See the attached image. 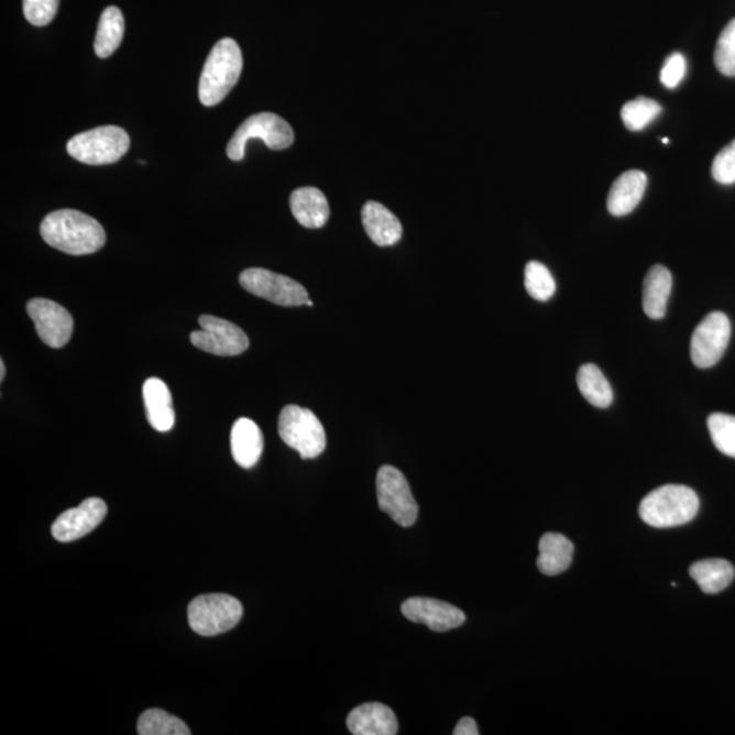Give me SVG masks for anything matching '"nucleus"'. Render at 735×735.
Listing matches in <instances>:
<instances>
[{
  "mask_svg": "<svg viewBox=\"0 0 735 735\" xmlns=\"http://www.w3.org/2000/svg\"><path fill=\"white\" fill-rule=\"evenodd\" d=\"M130 136L118 125H102L80 132L67 143V152L79 163L107 165L118 163L129 152Z\"/></svg>",
  "mask_w": 735,
  "mask_h": 735,
  "instance_id": "obj_4",
  "label": "nucleus"
},
{
  "mask_svg": "<svg viewBox=\"0 0 735 735\" xmlns=\"http://www.w3.org/2000/svg\"><path fill=\"white\" fill-rule=\"evenodd\" d=\"M37 336L50 348L61 349L72 340L74 320L65 307L47 298H32L26 304Z\"/></svg>",
  "mask_w": 735,
  "mask_h": 735,
  "instance_id": "obj_12",
  "label": "nucleus"
},
{
  "mask_svg": "<svg viewBox=\"0 0 735 735\" xmlns=\"http://www.w3.org/2000/svg\"><path fill=\"white\" fill-rule=\"evenodd\" d=\"M290 209L304 228L318 229L326 226L330 206L326 195L315 187L297 188L290 195Z\"/></svg>",
  "mask_w": 735,
  "mask_h": 735,
  "instance_id": "obj_18",
  "label": "nucleus"
},
{
  "mask_svg": "<svg viewBox=\"0 0 735 735\" xmlns=\"http://www.w3.org/2000/svg\"><path fill=\"white\" fill-rule=\"evenodd\" d=\"M142 393L147 421L158 432H169L175 425V410L168 386L161 379L151 377L143 384Z\"/></svg>",
  "mask_w": 735,
  "mask_h": 735,
  "instance_id": "obj_17",
  "label": "nucleus"
},
{
  "mask_svg": "<svg viewBox=\"0 0 735 735\" xmlns=\"http://www.w3.org/2000/svg\"><path fill=\"white\" fill-rule=\"evenodd\" d=\"M699 507V497L691 487L665 485L641 500L639 514L647 525L668 528L689 524Z\"/></svg>",
  "mask_w": 735,
  "mask_h": 735,
  "instance_id": "obj_3",
  "label": "nucleus"
},
{
  "mask_svg": "<svg viewBox=\"0 0 735 735\" xmlns=\"http://www.w3.org/2000/svg\"><path fill=\"white\" fill-rule=\"evenodd\" d=\"M660 112H662V107L657 101L639 97L623 107L622 119L628 130L640 131L656 120Z\"/></svg>",
  "mask_w": 735,
  "mask_h": 735,
  "instance_id": "obj_27",
  "label": "nucleus"
},
{
  "mask_svg": "<svg viewBox=\"0 0 735 735\" xmlns=\"http://www.w3.org/2000/svg\"><path fill=\"white\" fill-rule=\"evenodd\" d=\"M732 325L723 312H711L694 329L691 341L692 363L698 368L720 363L731 342Z\"/></svg>",
  "mask_w": 735,
  "mask_h": 735,
  "instance_id": "obj_11",
  "label": "nucleus"
},
{
  "mask_svg": "<svg viewBox=\"0 0 735 735\" xmlns=\"http://www.w3.org/2000/svg\"><path fill=\"white\" fill-rule=\"evenodd\" d=\"M709 430L715 447L725 456L735 458V417L714 413L709 417Z\"/></svg>",
  "mask_w": 735,
  "mask_h": 735,
  "instance_id": "obj_29",
  "label": "nucleus"
},
{
  "mask_svg": "<svg viewBox=\"0 0 735 735\" xmlns=\"http://www.w3.org/2000/svg\"><path fill=\"white\" fill-rule=\"evenodd\" d=\"M538 570L547 577L560 575L570 568L573 557V544L559 533L544 534L539 541Z\"/></svg>",
  "mask_w": 735,
  "mask_h": 735,
  "instance_id": "obj_21",
  "label": "nucleus"
},
{
  "mask_svg": "<svg viewBox=\"0 0 735 735\" xmlns=\"http://www.w3.org/2000/svg\"><path fill=\"white\" fill-rule=\"evenodd\" d=\"M525 286L528 295L537 301H548L556 292L555 278L545 264L527 263L525 268Z\"/></svg>",
  "mask_w": 735,
  "mask_h": 735,
  "instance_id": "obj_28",
  "label": "nucleus"
},
{
  "mask_svg": "<svg viewBox=\"0 0 735 735\" xmlns=\"http://www.w3.org/2000/svg\"><path fill=\"white\" fill-rule=\"evenodd\" d=\"M687 73V61L680 53L671 54L660 72V83L668 89H676Z\"/></svg>",
  "mask_w": 735,
  "mask_h": 735,
  "instance_id": "obj_33",
  "label": "nucleus"
},
{
  "mask_svg": "<svg viewBox=\"0 0 735 735\" xmlns=\"http://www.w3.org/2000/svg\"><path fill=\"white\" fill-rule=\"evenodd\" d=\"M714 61L723 76L735 77V19L728 22L717 39Z\"/></svg>",
  "mask_w": 735,
  "mask_h": 735,
  "instance_id": "obj_30",
  "label": "nucleus"
},
{
  "mask_svg": "<svg viewBox=\"0 0 735 735\" xmlns=\"http://www.w3.org/2000/svg\"><path fill=\"white\" fill-rule=\"evenodd\" d=\"M199 331H193L189 340L195 348L206 353L231 358L244 353L250 340L239 326L217 316H199Z\"/></svg>",
  "mask_w": 735,
  "mask_h": 735,
  "instance_id": "obj_10",
  "label": "nucleus"
},
{
  "mask_svg": "<svg viewBox=\"0 0 735 735\" xmlns=\"http://www.w3.org/2000/svg\"><path fill=\"white\" fill-rule=\"evenodd\" d=\"M239 281L251 295L264 298L275 306L300 307L306 306L309 300L307 289L297 281L266 268H246L240 274Z\"/></svg>",
  "mask_w": 735,
  "mask_h": 735,
  "instance_id": "obj_8",
  "label": "nucleus"
},
{
  "mask_svg": "<svg viewBox=\"0 0 735 735\" xmlns=\"http://www.w3.org/2000/svg\"><path fill=\"white\" fill-rule=\"evenodd\" d=\"M4 375H6V366L2 360L0 361V382L4 381Z\"/></svg>",
  "mask_w": 735,
  "mask_h": 735,
  "instance_id": "obj_35",
  "label": "nucleus"
},
{
  "mask_svg": "<svg viewBox=\"0 0 735 735\" xmlns=\"http://www.w3.org/2000/svg\"><path fill=\"white\" fill-rule=\"evenodd\" d=\"M692 579L705 594H717L731 585L734 579V567L723 559H709L694 562L689 568Z\"/></svg>",
  "mask_w": 735,
  "mask_h": 735,
  "instance_id": "obj_23",
  "label": "nucleus"
},
{
  "mask_svg": "<svg viewBox=\"0 0 735 735\" xmlns=\"http://www.w3.org/2000/svg\"><path fill=\"white\" fill-rule=\"evenodd\" d=\"M61 0H24L25 19L34 26H45L53 22Z\"/></svg>",
  "mask_w": 735,
  "mask_h": 735,
  "instance_id": "obj_31",
  "label": "nucleus"
},
{
  "mask_svg": "<svg viewBox=\"0 0 735 735\" xmlns=\"http://www.w3.org/2000/svg\"><path fill=\"white\" fill-rule=\"evenodd\" d=\"M401 611L410 622L427 625L434 632L456 629L467 622L461 608L445 601L423 599V596L406 600Z\"/></svg>",
  "mask_w": 735,
  "mask_h": 735,
  "instance_id": "obj_14",
  "label": "nucleus"
},
{
  "mask_svg": "<svg viewBox=\"0 0 735 735\" xmlns=\"http://www.w3.org/2000/svg\"><path fill=\"white\" fill-rule=\"evenodd\" d=\"M306 306H308V307H312V306H314V303H312L311 300H308V301L306 303Z\"/></svg>",
  "mask_w": 735,
  "mask_h": 735,
  "instance_id": "obj_36",
  "label": "nucleus"
},
{
  "mask_svg": "<svg viewBox=\"0 0 735 735\" xmlns=\"http://www.w3.org/2000/svg\"><path fill=\"white\" fill-rule=\"evenodd\" d=\"M711 172L717 183L725 186L735 183V141L716 154Z\"/></svg>",
  "mask_w": 735,
  "mask_h": 735,
  "instance_id": "obj_32",
  "label": "nucleus"
},
{
  "mask_svg": "<svg viewBox=\"0 0 735 735\" xmlns=\"http://www.w3.org/2000/svg\"><path fill=\"white\" fill-rule=\"evenodd\" d=\"M673 286V277L665 266L651 267L643 284V308L648 318L658 320L662 319L666 314V307Z\"/></svg>",
  "mask_w": 735,
  "mask_h": 735,
  "instance_id": "obj_22",
  "label": "nucleus"
},
{
  "mask_svg": "<svg viewBox=\"0 0 735 735\" xmlns=\"http://www.w3.org/2000/svg\"><path fill=\"white\" fill-rule=\"evenodd\" d=\"M40 233L45 243L65 254L80 256L100 251L106 244V231L94 217L72 209L50 212Z\"/></svg>",
  "mask_w": 735,
  "mask_h": 735,
  "instance_id": "obj_1",
  "label": "nucleus"
},
{
  "mask_svg": "<svg viewBox=\"0 0 735 735\" xmlns=\"http://www.w3.org/2000/svg\"><path fill=\"white\" fill-rule=\"evenodd\" d=\"M263 446L262 430L256 423L250 420V418H239L233 424L231 434L232 456L240 468H254L260 462Z\"/></svg>",
  "mask_w": 735,
  "mask_h": 735,
  "instance_id": "obj_19",
  "label": "nucleus"
},
{
  "mask_svg": "<svg viewBox=\"0 0 735 735\" xmlns=\"http://www.w3.org/2000/svg\"><path fill=\"white\" fill-rule=\"evenodd\" d=\"M363 226L368 237L379 246L398 243L402 238V223L386 206L379 202H366L363 211Z\"/></svg>",
  "mask_w": 735,
  "mask_h": 735,
  "instance_id": "obj_20",
  "label": "nucleus"
},
{
  "mask_svg": "<svg viewBox=\"0 0 735 735\" xmlns=\"http://www.w3.org/2000/svg\"><path fill=\"white\" fill-rule=\"evenodd\" d=\"M140 735H189L191 731L179 717L164 710L153 709L143 712L138 721Z\"/></svg>",
  "mask_w": 735,
  "mask_h": 735,
  "instance_id": "obj_26",
  "label": "nucleus"
},
{
  "mask_svg": "<svg viewBox=\"0 0 735 735\" xmlns=\"http://www.w3.org/2000/svg\"><path fill=\"white\" fill-rule=\"evenodd\" d=\"M124 17L122 11L114 6H109L100 17L99 28H97L95 51L96 55L106 59L122 44L124 36Z\"/></svg>",
  "mask_w": 735,
  "mask_h": 735,
  "instance_id": "obj_24",
  "label": "nucleus"
},
{
  "mask_svg": "<svg viewBox=\"0 0 735 735\" xmlns=\"http://www.w3.org/2000/svg\"><path fill=\"white\" fill-rule=\"evenodd\" d=\"M453 734L456 735H479V727H476V723L473 720V717H462L461 721L458 722V725L456 726V731H453Z\"/></svg>",
  "mask_w": 735,
  "mask_h": 735,
  "instance_id": "obj_34",
  "label": "nucleus"
},
{
  "mask_svg": "<svg viewBox=\"0 0 735 735\" xmlns=\"http://www.w3.org/2000/svg\"><path fill=\"white\" fill-rule=\"evenodd\" d=\"M107 511L105 500L86 498L77 508L67 509L54 522L53 536L63 544L77 541L105 520Z\"/></svg>",
  "mask_w": 735,
  "mask_h": 735,
  "instance_id": "obj_13",
  "label": "nucleus"
},
{
  "mask_svg": "<svg viewBox=\"0 0 735 735\" xmlns=\"http://www.w3.org/2000/svg\"><path fill=\"white\" fill-rule=\"evenodd\" d=\"M578 386L580 393L589 404L606 409L613 402V390L604 373L594 364H584L579 368Z\"/></svg>",
  "mask_w": 735,
  "mask_h": 735,
  "instance_id": "obj_25",
  "label": "nucleus"
},
{
  "mask_svg": "<svg viewBox=\"0 0 735 735\" xmlns=\"http://www.w3.org/2000/svg\"><path fill=\"white\" fill-rule=\"evenodd\" d=\"M647 188L645 172L632 169L625 172L613 183L607 195V210L614 217L629 215L640 204Z\"/></svg>",
  "mask_w": 735,
  "mask_h": 735,
  "instance_id": "obj_16",
  "label": "nucleus"
},
{
  "mask_svg": "<svg viewBox=\"0 0 735 735\" xmlns=\"http://www.w3.org/2000/svg\"><path fill=\"white\" fill-rule=\"evenodd\" d=\"M349 732L354 735H395L398 720L394 711L382 703H365L350 712Z\"/></svg>",
  "mask_w": 735,
  "mask_h": 735,
  "instance_id": "obj_15",
  "label": "nucleus"
},
{
  "mask_svg": "<svg viewBox=\"0 0 735 735\" xmlns=\"http://www.w3.org/2000/svg\"><path fill=\"white\" fill-rule=\"evenodd\" d=\"M251 140H262L272 151H285L295 142V132L290 124L278 114L272 112L252 114L229 141L228 157L232 161L243 160L246 143Z\"/></svg>",
  "mask_w": 735,
  "mask_h": 735,
  "instance_id": "obj_5",
  "label": "nucleus"
},
{
  "mask_svg": "<svg viewBox=\"0 0 735 735\" xmlns=\"http://www.w3.org/2000/svg\"><path fill=\"white\" fill-rule=\"evenodd\" d=\"M379 507L392 516L395 524L410 527L418 518V504L413 497L404 473L393 467H383L376 475Z\"/></svg>",
  "mask_w": 735,
  "mask_h": 735,
  "instance_id": "obj_9",
  "label": "nucleus"
},
{
  "mask_svg": "<svg viewBox=\"0 0 735 735\" xmlns=\"http://www.w3.org/2000/svg\"><path fill=\"white\" fill-rule=\"evenodd\" d=\"M278 432L286 446L293 448L303 459H315L326 450L323 425L311 410L289 405L281 412Z\"/></svg>",
  "mask_w": 735,
  "mask_h": 735,
  "instance_id": "obj_6",
  "label": "nucleus"
},
{
  "mask_svg": "<svg viewBox=\"0 0 735 735\" xmlns=\"http://www.w3.org/2000/svg\"><path fill=\"white\" fill-rule=\"evenodd\" d=\"M243 617V605L227 594L200 595L188 605V624L202 636H217L233 629Z\"/></svg>",
  "mask_w": 735,
  "mask_h": 735,
  "instance_id": "obj_7",
  "label": "nucleus"
},
{
  "mask_svg": "<svg viewBox=\"0 0 735 735\" xmlns=\"http://www.w3.org/2000/svg\"><path fill=\"white\" fill-rule=\"evenodd\" d=\"M243 70V55L233 39H222L211 50L199 79V100L215 107L231 94Z\"/></svg>",
  "mask_w": 735,
  "mask_h": 735,
  "instance_id": "obj_2",
  "label": "nucleus"
}]
</instances>
